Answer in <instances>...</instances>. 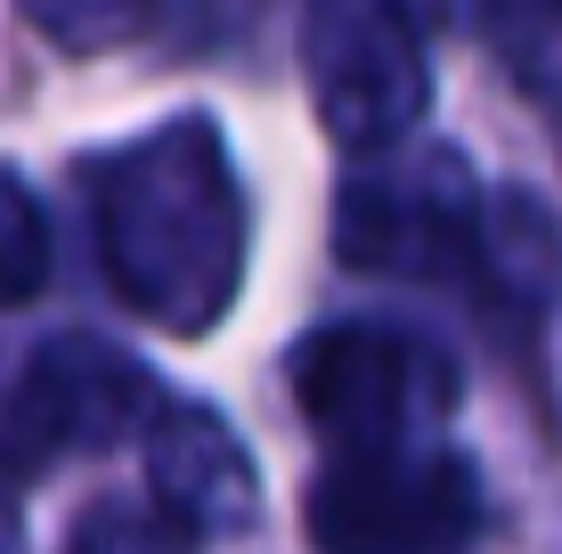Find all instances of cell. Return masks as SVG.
Segmentation results:
<instances>
[{
	"label": "cell",
	"mask_w": 562,
	"mask_h": 554,
	"mask_svg": "<svg viewBox=\"0 0 562 554\" xmlns=\"http://www.w3.org/2000/svg\"><path fill=\"white\" fill-rule=\"evenodd\" d=\"M16 9H25L57 49H114V42H131V33L147 25L155 0H16Z\"/></svg>",
	"instance_id": "obj_10"
},
{
	"label": "cell",
	"mask_w": 562,
	"mask_h": 554,
	"mask_svg": "<svg viewBox=\"0 0 562 554\" xmlns=\"http://www.w3.org/2000/svg\"><path fill=\"white\" fill-rule=\"evenodd\" d=\"M106 285L164 335H212L245 285V196L204 114L147 131L90 171Z\"/></svg>",
	"instance_id": "obj_1"
},
{
	"label": "cell",
	"mask_w": 562,
	"mask_h": 554,
	"mask_svg": "<svg viewBox=\"0 0 562 554\" xmlns=\"http://www.w3.org/2000/svg\"><path fill=\"white\" fill-rule=\"evenodd\" d=\"M147 482H155V513L171 530H188V539H228V530H254V513H261L254 449L212 408L155 416L147 425Z\"/></svg>",
	"instance_id": "obj_7"
},
{
	"label": "cell",
	"mask_w": 562,
	"mask_h": 554,
	"mask_svg": "<svg viewBox=\"0 0 562 554\" xmlns=\"http://www.w3.org/2000/svg\"><path fill=\"white\" fill-rule=\"evenodd\" d=\"M0 554H25V522H16L9 498H0Z\"/></svg>",
	"instance_id": "obj_12"
},
{
	"label": "cell",
	"mask_w": 562,
	"mask_h": 554,
	"mask_svg": "<svg viewBox=\"0 0 562 554\" xmlns=\"http://www.w3.org/2000/svg\"><path fill=\"white\" fill-rule=\"evenodd\" d=\"M155 416H164L155 375L131 351L90 342V335H57L25 359L9 408H0V473L33 482V473L66 465V456L114 449L123 432L155 425Z\"/></svg>",
	"instance_id": "obj_5"
},
{
	"label": "cell",
	"mask_w": 562,
	"mask_h": 554,
	"mask_svg": "<svg viewBox=\"0 0 562 554\" xmlns=\"http://www.w3.org/2000/svg\"><path fill=\"white\" fill-rule=\"evenodd\" d=\"M481 33L521 82V99L562 114V0H481Z\"/></svg>",
	"instance_id": "obj_8"
},
{
	"label": "cell",
	"mask_w": 562,
	"mask_h": 554,
	"mask_svg": "<svg viewBox=\"0 0 562 554\" xmlns=\"http://www.w3.org/2000/svg\"><path fill=\"white\" fill-rule=\"evenodd\" d=\"M66 554H188V530H171L164 513L147 506H90L82 522H74V546Z\"/></svg>",
	"instance_id": "obj_11"
},
{
	"label": "cell",
	"mask_w": 562,
	"mask_h": 554,
	"mask_svg": "<svg viewBox=\"0 0 562 554\" xmlns=\"http://www.w3.org/2000/svg\"><path fill=\"white\" fill-rule=\"evenodd\" d=\"M310 90L318 123L359 156H383L424 123L432 66L400 0H310Z\"/></svg>",
	"instance_id": "obj_6"
},
{
	"label": "cell",
	"mask_w": 562,
	"mask_h": 554,
	"mask_svg": "<svg viewBox=\"0 0 562 554\" xmlns=\"http://www.w3.org/2000/svg\"><path fill=\"white\" fill-rule=\"evenodd\" d=\"M335 253L375 278H481L490 270V213L464 156H375L335 196Z\"/></svg>",
	"instance_id": "obj_3"
},
{
	"label": "cell",
	"mask_w": 562,
	"mask_h": 554,
	"mask_svg": "<svg viewBox=\"0 0 562 554\" xmlns=\"http://www.w3.org/2000/svg\"><path fill=\"white\" fill-rule=\"evenodd\" d=\"M481 530V489L457 449H383L326 456L310 489V546L318 554H464Z\"/></svg>",
	"instance_id": "obj_4"
},
{
	"label": "cell",
	"mask_w": 562,
	"mask_h": 554,
	"mask_svg": "<svg viewBox=\"0 0 562 554\" xmlns=\"http://www.w3.org/2000/svg\"><path fill=\"white\" fill-rule=\"evenodd\" d=\"M42 278H49V221H42V204L0 171V310L33 302Z\"/></svg>",
	"instance_id": "obj_9"
},
{
	"label": "cell",
	"mask_w": 562,
	"mask_h": 554,
	"mask_svg": "<svg viewBox=\"0 0 562 554\" xmlns=\"http://www.w3.org/2000/svg\"><path fill=\"white\" fill-rule=\"evenodd\" d=\"M294 399L326 456L432 449L440 416L457 408V368L424 335L400 327H318L294 351Z\"/></svg>",
	"instance_id": "obj_2"
}]
</instances>
